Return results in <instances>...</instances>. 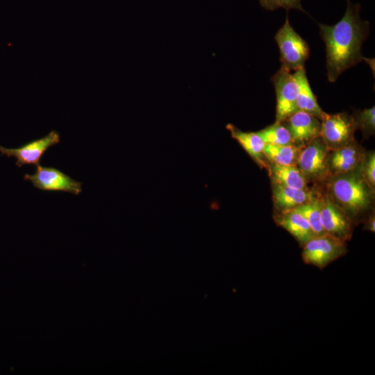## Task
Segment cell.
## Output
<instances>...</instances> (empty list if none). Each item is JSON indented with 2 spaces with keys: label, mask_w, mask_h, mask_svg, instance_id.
<instances>
[{
  "label": "cell",
  "mask_w": 375,
  "mask_h": 375,
  "mask_svg": "<svg viewBox=\"0 0 375 375\" xmlns=\"http://www.w3.org/2000/svg\"><path fill=\"white\" fill-rule=\"evenodd\" d=\"M303 147L296 144L276 145L265 144L263 153L265 158L270 162L283 165H297Z\"/></svg>",
  "instance_id": "ac0fdd59"
},
{
  "label": "cell",
  "mask_w": 375,
  "mask_h": 375,
  "mask_svg": "<svg viewBox=\"0 0 375 375\" xmlns=\"http://www.w3.org/2000/svg\"><path fill=\"white\" fill-rule=\"evenodd\" d=\"M361 173L369 185L374 190L375 185V155L371 152L365 156L361 163Z\"/></svg>",
  "instance_id": "603a6c76"
},
{
  "label": "cell",
  "mask_w": 375,
  "mask_h": 375,
  "mask_svg": "<svg viewBox=\"0 0 375 375\" xmlns=\"http://www.w3.org/2000/svg\"><path fill=\"white\" fill-rule=\"evenodd\" d=\"M364 228L368 230L371 232H374L375 231V218L374 215H371L368 219L366 220Z\"/></svg>",
  "instance_id": "cb8c5ba5"
},
{
  "label": "cell",
  "mask_w": 375,
  "mask_h": 375,
  "mask_svg": "<svg viewBox=\"0 0 375 375\" xmlns=\"http://www.w3.org/2000/svg\"><path fill=\"white\" fill-rule=\"evenodd\" d=\"M334 176L330 184V195L349 217L360 215L370 207L374 190L361 171L352 170Z\"/></svg>",
  "instance_id": "7a4b0ae2"
},
{
  "label": "cell",
  "mask_w": 375,
  "mask_h": 375,
  "mask_svg": "<svg viewBox=\"0 0 375 375\" xmlns=\"http://www.w3.org/2000/svg\"><path fill=\"white\" fill-rule=\"evenodd\" d=\"M276 96V122H283L299 110L297 105L298 85L294 74L281 68L272 77Z\"/></svg>",
  "instance_id": "ba28073f"
},
{
  "label": "cell",
  "mask_w": 375,
  "mask_h": 375,
  "mask_svg": "<svg viewBox=\"0 0 375 375\" xmlns=\"http://www.w3.org/2000/svg\"><path fill=\"white\" fill-rule=\"evenodd\" d=\"M274 219L278 226L288 231L301 246L315 237L307 220L295 208L278 211L274 215Z\"/></svg>",
  "instance_id": "7c38bea8"
},
{
  "label": "cell",
  "mask_w": 375,
  "mask_h": 375,
  "mask_svg": "<svg viewBox=\"0 0 375 375\" xmlns=\"http://www.w3.org/2000/svg\"><path fill=\"white\" fill-rule=\"evenodd\" d=\"M256 133L265 144L276 145L294 144L289 131L282 122H275L274 124Z\"/></svg>",
  "instance_id": "ffe728a7"
},
{
  "label": "cell",
  "mask_w": 375,
  "mask_h": 375,
  "mask_svg": "<svg viewBox=\"0 0 375 375\" xmlns=\"http://www.w3.org/2000/svg\"><path fill=\"white\" fill-rule=\"evenodd\" d=\"M59 142V133L51 131L44 137L28 142L18 148L8 149L0 146V152L8 157H15L18 167L25 165L38 166L45 151Z\"/></svg>",
  "instance_id": "30bf717a"
},
{
  "label": "cell",
  "mask_w": 375,
  "mask_h": 375,
  "mask_svg": "<svg viewBox=\"0 0 375 375\" xmlns=\"http://www.w3.org/2000/svg\"><path fill=\"white\" fill-rule=\"evenodd\" d=\"M24 179L30 181L34 187L47 191H62L79 194L82 183L74 180L62 171L50 167L36 166L33 174H25Z\"/></svg>",
  "instance_id": "9c48e42d"
},
{
  "label": "cell",
  "mask_w": 375,
  "mask_h": 375,
  "mask_svg": "<svg viewBox=\"0 0 375 375\" xmlns=\"http://www.w3.org/2000/svg\"><path fill=\"white\" fill-rule=\"evenodd\" d=\"M302 247L303 262L321 269L344 256L347 251L346 242L328 234L315 236Z\"/></svg>",
  "instance_id": "277c9868"
},
{
  "label": "cell",
  "mask_w": 375,
  "mask_h": 375,
  "mask_svg": "<svg viewBox=\"0 0 375 375\" xmlns=\"http://www.w3.org/2000/svg\"><path fill=\"white\" fill-rule=\"evenodd\" d=\"M274 38L279 49L281 68L289 72L303 68L310 56L309 46L291 26L288 15Z\"/></svg>",
  "instance_id": "3957f363"
},
{
  "label": "cell",
  "mask_w": 375,
  "mask_h": 375,
  "mask_svg": "<svg viewBox=\"0 0 375 375\" xmlns=\"http://www.w3.org/2000/svg\"><path fill=\"white\" fill-rule=\"evenodd\" d=\"M293 74L298 85L297 99L298 110L306 112L321 121L326 112L319 106L317 98L311 90L305 67L295 71Z\"/></svg>",
  "instance_id": "2e32d148"
},
{
  "label": "cell",
  "mask_w": 375,
  "mask_h": 375,
  "mask_svg": "<svg viewBox=\"0 0 375 375\" xmlns=\"http://www.w3.org/2000/svg\"><path fill=\"white\" fill-rule=\"evenodd\" d=\"M226 128L230 132L232 138L238 142L260 167L267 168L263 153L265 143L256 132L242 131L232 124H228Z\"/></svg>",
  "instance_id": "9a60e30c"
},
{
  "label": "cell",
  "mask_w": 375,
  "mask_h": 375,
  "mask_svg": "<svg viewBox=\"0 0 375 375\" xmlns=\"http://www.w3.org/2000/svg\"><path fill=\"white\" fill-rule=\"evenodd\" d=\"M364 158L361 148L355 142L333 149L328 158L330 174L334 176L354 170Z\"/></svg>",
  "instance_id": "5bb4252c"
},
{
  "label": "cell",
  "mask_w": 375,
  "mask_h": 375,
  "mask_svg": "<svg viewBox=\"0 0 375 375\" xmlns=\"http://www.w3.org/2000/svg\"><path fill=\"white\" fill-rule=\"evenodd\" d=\"M356 128L361 129L365 136L374 133L375 129V108H365L358 111L353 115Z\"/></svg>",
  "instance_id": "44dd1931"
},
{
  "label": "cell",
  "mask_w": 375,
  "mask_h": 375,
  "mask_svg": "<svg viewBox=\"0 0 375 375\" xmlns=\"http://www.w3.org/2000/svg\"><path fill=\"white\" fill-rule=\"evenodd\" d=\"M282 123L289 131L294 144L298 146H305L321 134L320 120L302 110L296 111Z\"/></svg>",
  "instance_id": "8fae6325"
},
{
  "label": "cell",
  "mask_w": 375,
  "mask_h": 375,
  "mask_svg": "<svg viewBox=\"0 0 375 375\" xmlns=\"http://www.w3.org/2000/svg\"><path fill=\"white\" fill-rule=\"evenodd\" d=\"M356 129L353 116L344 112L326 113L321 120L320 136L328 149H335L353 143Z\"/></svg>",
  "instance_id": "8992f818"
},
{
  "label": "cell",
  "mask_w": 375,
  "mask_h": 375,
  "mask_svg": "<svg viewBox=\"0 0 375 375\" xmlns=\"http://www.w3.org/2000/svg\"><path fill=\"white\" fill-rule=\"evenodd\" d=\"M328 158V148L319 136L303 147L297 166L308 181H322L331 175Z\"/></svg>",
  "instance_id": "5b68a950"
},
{
  "label": "cell",
  "mask_w": 375,
  "mask_h": 375,
  "mask_svg": "<svg viewBox=\"0 0 375 375\" xmlns=\"http://www.w3.org/2000/svg\"><path fill=\"white\" fill-rule=\"evenodd\" d=\"M321 220L325 233L347 242L353 233V222L331 196L321 197Z\"/></svg>",
  "instance_id": "52a82bcc"
},
{
  "label": "cell",
  "mask_w": 375,
  "mask_h": 375,
  "mask_svg": "<svg viewBox=\"0 0 375 375\" xmlns=\"http://www.w3.org/2000/svg\"><path fill=\"white\" fill-rule=\"evenodd\" d=\"M301 0H259L260 6L268 10L284 8L297 9L306 12L301 4Z\"/></svg>",
  "instance_id": "7402d4cb"
},
{
  "label": "cell",
  "mask_w": 375,
  "mask_h": 375,
  "mask_svg": "<svg viewBox=\"0 0 375 375\" xmlns=\"http://www.w3.org/2000/svg\"><path fill=\"white\" fill-rule=\"evenodd\" d=\"M347 4L344 15L338 23L332 26L319 24L326 46L327 78L331 83L365 58L361 49L368 35L369 24L360 17V4H353L350 0H347Z\"/></svg>",
  "instance_id": "6da1fadb"
},
{
  "label": "cell",
  "mask_w": 375,
  "mask_h": 375,
  "mask_svg": "<svg viewBox=\"0 0 375 375\" xmlns=\"http://www.w3.org/2000/svg\"><path fill=\"white\" fill-rule=\"evenodd\" d=\"M318 194L309 189H299L273 183L272 197L278 211L294 208L317 198Z\"/></svg>",
  "instance_id": "4fadbf2b"
},
{
  "label": "cell",
  "mask_w": 375,
  "mask_h": 375,
  "mask_svg": "<svg viewBox=\"0 0 375 375\" xmlns=\"http://www.w3.org/2000/svg\"><path fill=\"white\" fill-rule=\"evenodd\" d=\"M307 220L315 236L326 235L321 220V197L294 208Z\"/></svg>",
  "instance_id": "d6986e66"
},
{
  "label": "cell",
  "mask_w": 375,
  "mask_h": 375,
  "mask_svg": "<svg viewBox=\"0 0 375 375\" xmlns=\"http://www.w3.org/2000/svg\"><path fill=\"white\" fill-rule=\"evenodd\" d=\"M273 183L288 187L308 190V182L297 165H283L270 162L267 165Z\"/></svg>",
  "instance_id": "e0dca14e"
}]
</instances>
